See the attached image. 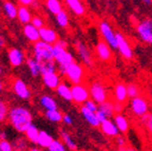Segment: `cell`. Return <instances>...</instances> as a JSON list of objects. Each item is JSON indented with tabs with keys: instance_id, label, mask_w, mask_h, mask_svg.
<instances>
[{
	"instance_id": "7402d4cb",
	"label": "cell",
	"mask_w": 152,
	"mask_h": 151,
	"mask_svg": "<svg viewBox=\"0 0 152 151\" xmlns=\"http://www.w3.org/2000/svg\"><path fill=\"white\" fill-rule=\"evenodd\" d=\"M53 139H54L53 136L51 134H49L47 131L40 130V131H39V135H38L36 145L39 146L40 149H48V147L50 146V144L52 143Z\"/></svg>"
},
{
	"instance_id": "7a4b0ae2",
	"label": "cell",
	"mask_w": 152,
	"mask_h": 151,
	"mask_svg": "<svg viewBox=\"0 0 152 151\" xmlns=\"http://www.w3.org/2000/svg\"><path fill=\"white\" fill-rule=\"evenodd\" d=\"M33 53V57L40 65L47 64V62L54 60V57H53V45L42 41L40 39L36 41V43H34Z\"/></svg>"
},
{
	"instance_id": "db71d44e",
	"label": "cell",
	"mask_w": 152,
	"mask_h": 151,
	"mask_svg": "<svg viewBox=\"0 0 152 151\" xmlns=\"http://www.w3.org/2000/svg\"><path fill=\"white\" fill-rule=\"evenodd\" d=\"M3 88H4V86H3V83L1 81V80H0V93L3 91Z\"/></svg>"
},
{
	"instance_id": "7bdbcfd3",
	"label": "cell",
	"mask_w": 152,
	"mask_h": 151,
	"mask_svg": "<svg viewBox=\"0 0 152 151\" xmlns=\"http://www.w3.org/2000/svg\"><path fill=\"white\" fill-rule=\"evenodd\" d=\"M31 23L33 24L35 28L40 29L45 26V20H43L40 16H34V17H32V19H31Z\"/></svg>"
},
{
	"instance_id": "d590c367",
	"label": "cell",
	"mask_w": 152,
	"mask_h": 151,
	"mask_svg": "<svg viewBox=\"0 0 152 151\" xmlns=\"http://www.w3.org/2000/svg\"><path fill=\"white\" fill-rule=\"evenodd\" d=\"M48 150L49 151H66V147L62 141L59 139H53L52 143L50 144V146L48 147Z\"/></svg>"
},
{
	"instance_id": "f35d334b",
	"label": "cell",
	"mask_w": 152,
	"mask_h": 151,
	"mask_svg": "<svg viewBox=\"0 0 152 151\" xmlns=\"http://www.w3.org/2000/svg\"><path fill=\"white\" fill-rule=\"evenodd\" d=\"M127 93L129 98H133L140 95V88L136 84H129L127 85Z\"/></svg>"
},
{
	"instance_id": "ab89813d",
	"label": "cell",
	"mask_w": 152,
	"mask_h": 151,
	"mask_svg": "<svg viewBox=\"0 0 152 151\" xmlns=\"http://www.w3.org/2000/svg\"><path fill=\"white\" fill-rule=\"evenodd\" d=\"M83 106L86 107V108H88L89 110H91V111H94V112H96V110L98 109V105H97V103L96 102H94L92 98H88L87 100H86L85 103H83Z\"/></svg>"
},
{
	"instance_id": "cb8c5ba5",
	"label": "cell",
	"mask_w": 152,
	"mask_h": 151,
	"mask_svg": "<svg viewBox=\"0 0 152 151\" xmlns=\"http://www.w3.org/2000/svg\"><path fill=\"white\" fill-rule=\"evenodd\" d=\"M17 18L22 24H26L31 22L32 19V14L31 11L28 10V7L26 5H20L18 7V12H17Z\"/></svg>"
},
{
	"instance_id": "9f6ffc18",
	"label": "cell",
	"mask_w": 152,
	"mask_h": 151,
	"mask_svg": "<svg viewBox=\"0 0 152 151\" xmlns=\"http://www.w3.org/2000/svg\"><path fill=\"white\" fill-rule=\"evenodd\" d=\"M0 142H1V139H0Z\"/></svg>"
},
{
	"instance_id": "2e32d148",
	"label": "cell",
	"mask_w": 152,
	"mask_h": 151,
	"mask_svg": "<svg viewBox=\"0 0 152 151\" xmlns=\"http://www.w3.org/2000/svg\"><path fill=\"white\" fill-rule=\"evenodd\" d=\"M42 81L45 87L51 90H55L57 86L61 83L60 76L57 72H48V73L42 74Z\"/></svg>"
},
{
	"instance_id": "3957f363",
	"label": "cell",
	"mask_w": 152,
	"mask_h": 151,
	"mask_svg": "<svg viewBox=\"0 0 152 151\" xmlns=\"http://www.w3.org/2000/svg\"><path fill=\"white\" fill-rule=\"evenodd\" d=\"M53 57H54L55 62L57 64V68L59 70L60 74L62 75L64 74V70L66 67L75 60L73 54L70 51H68V49L60 47L57 43L53 45Z\"/></svg>"
},
{
	"instance_id": "ac0fdd59",
	"label": "cell",
	"mask_w": 152,
	"mask_h": 151,
	"mask_svg": "<svg viewBox=\"0 0 152 151\" xmlns=\"http://www.w3.org/2000/svg\"><path fill=\"white\" fill-rule=\"evenodd\" d=\"M80 113H81V115H83V117L87 120V123L90 126H92V127H94V128L99 127L100 123H99V120L97 119V116H96V113H95L94 111H91V110H89L88 108H86L83 105V106L80 107Z\"/></svg>"
},
{
	"instance_id": "484cf974",
	"label": "cell",
	"mask_w": 152,
	"mask_h": 151,
	"mask_svg": "<svg viewBox=\"0 0 152 151\" xmlns=\"http://www.w3.org/2000/svg\"><path fill=\"white\" fill-rule=\"evenodd\" d=\"M3 12H4L5 16L9 19H15L17 18L18 7L11 0H4V2H3Z\"/></svg>"
},
{
	"instance_id": "d6a6232c",
	"label": "cell",
	"mask_w": 152,
	"mask_h": 151,
	"mask_svg": "<svg viewBox=\"0 0 152 151\" xmlns=\"http://www.w3.org/2000/svg\"><path fill=\"white\" fill-rule=\"evenodd\" d=\"M13 144V149L14 150L22 151V150H28V141L26 139V137H17L14 139Z\"/></svg>"
},
{
	"instance_id": "9a60e30c",
	"label": "cell",
	"mask_w": 152,
	"mask_h": 151,
	"mask_svg": "<svg viewBox=\"0 0 152 151\" xmlns=\"http://www.w3.org/2000/svg\"><path fill=\"white\" fill-rule=\"evenodd\" d=\"M39 37H40V40L45 41L48 43H51V45H54L58 40V35H57L56 31L53 30L52 28L45 26L39 29Z\"/></svg>"
},
{
	"instance_id": "4fadbf2b",
	"label": "cell",
	"mask_w": 152,
	"mask_h": 151,
	"mask_svg": "<svg viewBox=\"0 0 152 151\" xmlns=\"http://www.w3.org/2000/svg\"><path fill=\"white\" fill-rule=\"evenodd\" d=\"M7 59L13 67H20L26 60V56L22 50L19 48H11L7 51Z\"/></svg>"
},
{
	"instance_id": "6da1fadb",
	"label": "cell",
	"mask_w": 152,
	"mask_h": 151,
	"mask_svg": "<svg viewBox=\"0 0 152 151\" xmlns=\"http://www.w3.org/2000/svg\"><path fill=\"white\" fill-rule=\"evenodd\" d=\"M7 118L15 131L18 133H24L26 128L33 123V115L30 109L26 107L16 106L9 109Z\"/></svg>"
},
{
	"instance_id": "4dcf8cb0",
	"label": "cell",
	"mask_w": 152,
	"mask_h": 151,
	"mask_svg": "<svg viewBox=\"0 0 152 151\" xmlns=\"http://www.w3.org/2000/svg\"><path fill=\"white\" fill-rule=\"evenodd\" d=\"M98 109L102 110L106 115H107L108 118H111L112 116L114 115V103L111 102V100H104V102L98 104Z\"/></svg>"
},
{
	"instance_id": "e0dca14e",
	"label": "cell",
	"mask_w": 152,
	"mask_h": 151,
	"mask_svg": "<svg viewBox=\"0 0 152 151\" xmlns=\"http://www.w3.org/2000/svg\"><path fill=\"white\" fill-rule=\"evenodd\" d=\"M99 127L102 132L109 137H115L116 135H118L121 133L117 126L114 123V120H111L110 118H107L104 122L100 123Z\"/></svg>"
},
{
	"instance_id": "7dc6e473",
	"label": "cell",
	"mask_w": 152,
	"mask_h": 151,
	"mask_svg": "<svg viewBox=\"0 0 152 151\" xmlns=\"http://www.w3.org/2000/svg\"><path fill=\"white\" fill-rule=\"evenodd\" d=\"M7 45V40H5V37L3 35L2 32H0V51H2L3 48Z\"/></svg>"
},
{
	"instance_id": "44dd1931",
	"label": "cell",
	"mask_w": 152,
	"mask_h": 151,
	"mask_svg": "<svg viewBox=\"0 0 152 151\" xmlns=\"http://www.w3.org/2000/svg\"><path fill=\"white\" fill-rule=\"evenodd\" d=\"M39 104H40V106L45 109V111H48V110H55V109L58 108L57 102L55 100V98L49 94L41 95L40 98H39Z\"/></svg>"
},
{
	"instance_id": "f5cc1de1",
	"label": "cell",
	"mask_w": 152,
	"mask_h": 151,
	"mask_svg": "<svg viewBox=\"0 0 152 151\" xmlns=\"http://www.w3.org/2000/svg\"><path fill=\"white\" fill-rule=\"evenodd\" d=\"M142 1L144 3H146V4H152V0H142Z\"/></svg>"
},
{
	"instance_id": "7c38bea8",
	"label": "cell",
	"mask_w": 152,
	"mask_h": 151,
	"mask_svg": "<svg viewBox=\"0 0 152 151\" xmlns=\"http://www.w3.org/2000/svg\"><path fill=\"white\" fill-rule=\"evenodd\" d=\"M116 40H117V50L119 51L121 55L125 59H131L133 57V51L131 48L129 41L126 39V37L121 33L117 32L116 33Z\"/></svg>"
},
{
	"instance_id": "8992f818",
	"label": "cell",
	"mask_w": 152,
	"mask_h": 151,
	"mask_svg": "<svg viewBox=\"0 0 152 151\" xmlns=\"http://www.w3.org/2000/svg\"><path fill=\"white\" fill-rule=\"evenodd\" d=\"M89 91H90V97L97 104H100L108 99L107 89L102 81H93L90 85Z\"/></svg>"
},
{
	"instance_id": "52a82bcc",
	"label": "cell",
	"mask_w": 152,
	"mask_h": 151,
	"mask_svg": "<svg viewBox=\"0 0 152 151\" xmlns=\"http://www.w3.org/2000/svg\"><path fill=\"white\" fill-rule=\"evenodd\" d=\"M136 31L144 43L152 45V19L146 18L140 21L136 26Z\"/></svg>"
},
{
	"instance_id": "11a10c76",
	"label": "cell",
	"mask_w": 152,
	"mask_h": 151,
	"mask_svg": "<svg viewBox=\"0 0 152 151\" xmlns=\"http://www.w3.org/2000/svg\"><path fill=\"white\" fill-rule=\"evenodd\" d=\"M2 67H1V65H0V75H1V74H2Z\"/></svg>"
},
{
	"instance_id": "f907efd6",
	"label": "cell",
	"mask_w": 152,
	"mask_h": 151,
	"mask_svg": "<svg viewBox=\"0 0 152 151\" xmlns=\"http://www.w3.org/2000/svg\"><path fill=\"white\" fill-rule=\"evenodd\" d=\"M7 137V134L4 132V131H0V139H5Z\"/></svg>"
},
{
	"instance_id": "c3c4849f",
	"label": "cell",
	"mask_w": 152,
	"mask_h": 151,
	"mask_svg": "<svg viewBox=\"0 0 152 151\" xmlns=\"http://www.w3.org/2000/svg\"><path fill=\"white\" fill-rule=\"evenodd\" d=\"M55 43H57V45L62 48H66V49H68V45H68V41H66V40H64V39H58Z\"/></svg>"
},
{
	"instance_id": "bcb514c9",
	"label": "cell",
	"mask_w": 152,
	"mask_h": 151,
	"mask_svg": "<svg viewBox=\"0 0 152 151\" xmlns=\"http://www.w3.org/2000/svg\"><path fill=\"white\" fill-rule=\"evenodd\" d=\"M95 113H96V116H97V119L99 120V123H102V122H104V120L108 118L107 115H106V114H104L102 110H99V109H97Z\"/></svg>"
},
{
	"instance_id": "5bb4252c",
	"label": "cell",
	"mask_w": 152,
	"mask_h": 151,
	"mask_svg": "<svg viewBox=\"0 0 152 151\" xmlns=\"http://www.w3.org/2000/svg\"><path fill=\"white\" fill-rule=\"evenodd\" d=\"M96 55L102 62H110L112 58V49L104 40H100L96 45Z\"/></svg>"
},
{
	"instance_id": "f546056e",
	"label": "cell",
	"mask_w": 152,
	"mask_h": 151,
	"mask_svg": "<svg viewBox=\"0 0 152 151\" xmlns=\"http://www.w3.org/2000/svg\"><path fill=\"white\" fill-rule=\"evenodd\" d=\"M60 139L64 142V144L66 145V149L69 150H77V145H76L75 141L72 139L71 134L66 130H61L60 131Z\"/></svg>"
},
{
	"instance_id": "ee69618b",
	"label": "cell",
	"mask_w": 152,
	"mask_h": 151,
	"mask_svg": "<svg viewBox=\"0 0 152 151\" xmlns=\"http://www.w3.org/2000/svg\"><path fill=\"white\" fill-rule=\"evenodd\" d=\"M124 110V105L123 103H119V102H116L114 103V113L117 114V113H121Z\"/></svg>"
},
{
	"instance_id": "681fc988",
	"label": "cell",
	"mask_w": 152,
	"mask_h": 151,
	"mask_svg": "<svg viewBox=\"0 0 152 151\" xmlns=\"http://www.w3.org/2000/svg\"><path fill=\"white\" fill-rule=\"evenodd\" d=\"M18 1L20 2V4L26 5V7H28V5L32 4V2H33L34 0H18Z\"/></svg>"
},
{
	"instance_id": "83f0119b",
	"label": "cell",
	"mask_w": 152,
	"mask_h": 151,
	"mask_svg": "<svg viewBox=\"0 0 152 151\" xmlns=\"http://www.w3.org/2000/svg\"><path fill=\"white\" fill-rule=\"evenodd\" d=\"M114 123L118 128L119 132L121 133H126L129 130V120L127 119L124 115H121V113H117L114 115Z\"/></svg>"
},
{
	"instance_id": "f6af8a7d",
	"label": "cell",
	"mask_w": 152,
	"mask_h": 151,
	"mask_svg": "<svg viewBox=\"0 0 152 151\" xmlns=\"http://www.w3.org/2000/svg\"><path fill=\"white\" fill-rule=\"evenodd\" d=\"M62 122L66 124V126H72L73 125V118L70 114H64L62 115Z\"/></svg>"
},
{
	"instance_id": "74e56055",
	"label": "cell",
	"mask_w": 152,
	"mask_h": 151,
	"mask_svg": "<svg viewBox=\"0 0 152 151\" xmlns=\"http://www.w3.org/2000/svg\"><path fill=\"white\" fill-rule=\"evenodd\" d=\"M9 114V107L3 99L0 98V123H3L7 118Z\"/></svg>"
},
{
	"instance_id": "603a6c76",
	"label": "cell",
	"mask_w": 152,
	"mask_h": 151,
	"mask_svg": "<svg viewBox=\"0 0 152 151\" xmlns=\"http://www.w3.org/2000/svg\"><path fill=\"white\" fill-rule=\"evenodd\" d=\"M55 90H56L57 95H59L62 99H64L66 102H71L72 100L71 87L69 85H66V83H60Z\"/></svg>"
},
{
	"instance_id": "9c48e42d",
	"label": "cell",
	"mask_w": 152,
	"mask_h": 151,
	"mask_svg": "<svg viewBox=\"0 0 152 151\" xmlns=\"http://www.w3.org/2000/svg\"><path fill=\"white\" fill-rule=\"evenodd\" d=\"M72 100L78 105H83L88 98H90V91L87 86L83 84H75L71 87Z\"/></svg>"
},
{
	"instance_id": "60d3db41",
	"label": "cell",
	"mask_w": 152,
	"mask_h": 151,
	"mask_svg": "<svg viewBox=\"0 0 152 151\" xmlns=\"http://www.w3.org/2000/svg\"><path fill=\"white\" fill-rule=\"evenodd\" d=\"M115 142H116V145L119 150H127V148L124 147V146H126V144H127V141H126V139H125V136H123V135H121V134L116 135V136H115Z\"/></svg>"
},
{
	"instance_id": "ffe728a7",
	"label": "cell",
	"mask_w": 152,
	"mask_h": 151,
	"mask_svg": "<svg viewBox=\"0 0 152 151\" xmlns=\"http://www.w3.org/2000/svg\"><path fill=\"white\" fill-rule=\"evenodd\" d=\"M114 99L116 102L125 103L128 99V93H127V86L123 83H117L114 87L113 91Z\"/></svg>"
},
{
	"instance_id": "f1b7e54d",
	"label": "cell",
	"mask_w": 152,
	"mask_h": 151,
	"mask_svg": "<svg viewBox=\"0 0 152 151\" xmlns=\"http://www.w3.org/2000/svg\"><path fill=\"white\" fill-rule=\"evenodd\" d=\"M64 1H66V5L70 7V10L74 14L78 15V16H81V15L85 14L86 10L80 0H64Z\"/></svg>"
},
{
	"instance_id": "ba28073f",
	"label": "cell",
	"mask_w": 152,
	"mask_h": 151,
	"mask_svg": "<svg viewBox=\"0 0 152 151\" xmlns=\"http://www.w3.org/2000/svg\"><path fill=\"white\" fill-rule=\"evenodd\" d=\"M130 109H131L132 114L140 117V116H142L144 114L148 113V111H149V103L147 102L146 98H144V97L138 95V96L131 98Z\"/></svg>"
},
{
	"instance_id": "8d00e7d4",
	"label": "cell",
	"mask_w": 152,
	"mask_h": 151,
	"mask_svg": "<svg viewBox=\"0 0 152 151\" xmlns=\"http://www.w3.org/2000/svg\"><path fill=\"white\" fill-rule=\"evenodd\" d=\"M140 120H142V125H145V127L147 128L149 134L152 136V112L151 113H146L142 116H140Z\"/></svg>"
},
{
	"instance_id": "30bf717a",
	"label": "cell",
	"mask_w": 152,
	"mask_h": 151,
	"mask_svg": "<svg viewBox=\"0 0 152 151\" xmlns=\"http://www.w3.org/2000/svg\"><path fill=\"white\" fill-rule=\"evenodd\" d=\"M75 50L80 60L85 64V66H87L88 68H93L94 62L92 58V53H91L90 49L87 47V45L80 40H77L75 41Z\"/></svg>"
},
{
	"instance_id": "b9f144b4",
	"label": "cell",
	"mask_w": 152,
	"mask_h": 151,
	"mask_svg": "<svg viewBox=\"0 0 152 151\" xmlns=\"http://www.w3.org/2000/svg\"><path fill=\"white\" fill-rule=\"evenodd\" d=\"M13 149V144L10 141L5 139H1L0 142V151H12Z\"/></svg>"
},
{
	"instance_id": "5b68a950",
	"label": "cell",
	"mask_w": 152,
	"mask_h": 151,
	"mask_svg": "<svg viewBox=\"0 0 152 151\" xmlns=\"http://www.w3.org/2000/svg\"><path fill=\"white\" fill-rule=\"evenodd\" d=\"M98 30H99V33L102 36L104 40L111 47V49H117L116 33L113 31L109 22L100 21L98 24Z\"/></svg>"
},
{
	"instance_id": "8fae6325",
	"label": "cell",
	"mask_w": 152,
	"mask_h": 151,
	"mask_svg": "<svg viewBox=\"0 0 152 151\" xmlns=\"http://www.w3.org/2000/svg\"><path fill=\"white\" fill-rule=\"evenodd\" d=\"M12 89L14 94L18 98L22 99V100H28V99L31 98L32 96L31 90L28 87V85L22 79H20V78H15L13 80Z\"/></svg>"
},
{
	"instance_id": "4316f807",
	"label": "cell",
	"mask_w": 152,
	"mask_h": 151,
	"mask_svg": "<svg viewBox=\"0 0 152 151\" xmlns=\"http://www.w3.org/2000/svg\"><path fill=\"white\" fill-rule=\"evenodd\" d=\"M26 66L31 75L33 77H37V76L40 75V64L36 60L34 57H28L26 59Z\"/></svg>"
},
{
	"instance_id": "d6986e66",
	"label": "cell",
	"mask_w": 152,
	"mask_h": 151,
	"mask_svg": "<svg viewBox=\"0 0 152 151\" xmlns=\"http://www.w3.org/2000/svg\"><path fill=\"white\" fill-rule=\"evenodd\" d=\"M23 35L26 36V38L28 41H31V43H33L40 39V37H39V29L35 28L31 22L24 24Z\"/></svg>"
},
{
	"instance_id": "836d02e7",
	"label": "cell",
	"mask_w": 152,
	"mask_h": 151,
	"mask_svg": "<svg viewBox=\"0 0 152 151\" xmlns=\"http://www.w3.org/2000/svg\"><path fill=\"white\" fill-rule=\"evenodd\" d=\"M45 5H47L48 10L54 15L59 13L62 10V4L60 0H45Z\"/></svg>"
},
{
	"instance_id": "e575fe53",
	"label": "cell",
	"mask_w": 152,
	"mask_h": 151,
	"mask_svg": "<svg viewBox=\"0 0 152 151\" xmlns=\"http://www.w3.org/2000/svg\"><path fill=\"white\" fill-rule=\"evenodd\" d=\"M55 16H56V22L59 26L66 28V26H69V15H68V13L64 9L59 13H57Z\"/></svg>"
},
{
	"instance_id": "277c9868",
	"label": "cell",
	"mask_w": 152,
	"mask_h": 151,
	"mask_svg": "<svg viewBox=\"0 0 152 151\" xmlns=\"http://www.w3.org/2000/svg\"><path fill=\"white\" fill-rule=\"evenodd\" d=\"M85 74H86L85 68L80 64H78V62H76L74 60L73 62H71L66 68L64 75L69 79L70 83L75 85V84L83 83V78H85Z\"/></svg>"
},
{
	"instance_id": "d4e9b609",
	"label": "cell",
	"mask_w": 152,
	"mask_h": 151,
	"mask_svg": "<svg viewBox=\"0 0 152 151\" xmlns=\"http://www.w3.org/2000/svg\"><path fill=\"white\" fill-rule=\"evenodd\" d=\"M39 131H40V130L38 129L37 126L33 123L26 128V132H24V135H26L28 143H31V144H33V145H36L38 135H39Z\"/></svg>"
},
{
	"instance_id": "1f68e13d",
	"label": "cell",
	"mask_w": 152,
	"mask_h": 151,
	"mask_svg": "<svg viewBox=\"0 0 152 151\" xmlns=\"http://www.w3.org/2000/svg\"><path fill=\"white\" fill-rule=\"evenodd\" d=\"M45 115L49 122L58 124L60 122H62V115L64 114L60 111H58V109H55V110H48V111H45Z\"/></svg>"
},
{
	"instance_id": "816d5d0a",
	"label": "cell",
	"mask_w": 152,
	"mask_h": 151,
	"mask_svg": "<svg viewBox=\"0 0 152 151\" xmlns=\"http://www.w3.org/2000/svg\"><path fill=\"white\" fill-rule=\"evenodd\" d=\"M28 150H31V151H39V150H40V148H37V147H31V148H28Z\"/></svg>"
}]
</instances>
